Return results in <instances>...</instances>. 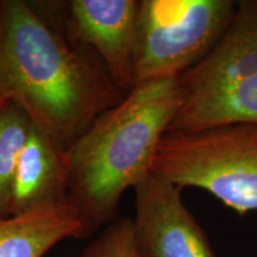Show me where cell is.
Masks as SVG:
<instances>
[{"mask_svg":"<svg viewBox=\"0 0 257 257\" xmlns=\"http://www.w3.org/2000/svg\"><path fill=\"white\" fill-rule=\"evenodd\" d=\"M125 93L37 3L0 0V96L64 152Z\"/></svg>","mask_w":257,"mask_h":257,"instance_id":"1","label":"cell"},{"mask_svg":"<svg viewBox=\"0 0 257 257\" xmlns=\"http://www.w3.org/2000/svg\"><path fill=\"white\" fill-rule=\"evenodd\" d=\"M181 104L179 78L137 83L68 148V200L92 233L113 223L125 191L153 172Z\"/></svg>","mask_w":257,"mask_h":257,"instance_id":"2","label":"cell"},{"mask_svg":"<svg viewBox=\"0 0 257 257\" xmlns=\"http://www.w3.org/2000/svg\"><path fill=\"white\" fill-rule=\"evenodd\" d=\"M179 81L182 104L168 131L257 123V0L237 2L217 46Z\"/></svg>","mask_w":257,"mask_h":257,"instance_id":"3","label":"cell"},{"mask_svg":"<svg viewBox=\"0 0 257 257\" xmlns=\"http://www.w3.org/2000/svg\"><path fill=\"white\" fill-rule=\"evenodd\" d=\"M153 172L180 188L211 193L239 214L257 210V123H232L197 133L168 131Z\"/></svg>","mask_w":257,"mask_h":257,"instance_id":"4","label":"cell"},{"mask_svg":"<svg viewBox=\"0 0 257 257\" xmlns=\"http://www.w3.org/2000/svg\"><path fill=\"white\" fill-rule=\"evenodd\" d=\"M236 9L232 0H140L136 85L180 78L197 66L223 37Z\"/></svg>","mask_w":257,"mask_h":257,"instance_id":"5","label":"cell"},{"mask_svg":"<svg viewBox=\"0 0 257 257\" xmlns=\"http://www.w3.org/2000/svg\"><path fill=\"white\" fill-rule=\"evenodd\" d=\"M66 36L98 56L112 81L127 94L136 85L135 50L140 0L55 3Z\"/></svg>","mask_w":257,"mask_h":257,"instance_id":"6","label":"cell"},{"mask_svg":"<svg viewBox=\"0 0 257 257\" xmlns=\"http://www.w3.org/2000/svg\"><path fill=\"white\" fill-rule=\"evenodd\" d=\"M135 239L142 257H217L181 188L152 172L135 187Z\"/></svg>","mask_w":257,"mask_h":257,"instance_id":"7","label":"cell"},{"mask_svg":"<svg viewBox=\"0 0 257 257\" xmlns=\"http://www.w3.org/2000/svg\"><path fill=\"white\" fill-rule=\"evenodd\" d=\"M66 152L32 124L16 166L11 216L68 204Z\"/></svg>","mask_w":257,"mask_h":257,"instance_id":"8","label":"cell"},{"mask_svg":"<svg viewBox=\"0 0 257 257\" xmlns=\"http://www.w3.org/2000/svg\"><path fill=\"white\" fill-rule=\"evenodd\" d=\"M92 234L87 221L69 202L0 218V257H43L61 240Z\"/></svg>","mask_w":257,"mask_h":257,"instance_id":"9","label":"cell"},{"mask_svg":"<svg viewBox=\"0 0 257 257\" xmlns=\"http://www.w3.org/2000/svg\"><path fill=\"white\" fill-rule=\"evenodd\" d=\"M32 123L11 101L0 105V218L11 216V192L15 170Z\"/></svg>","mask_w":257,"mask_h":257,"instance_id":"10","label":"cell"},{"mask_svg":"<svg viewBox=\"0 0 257 257\" xmlns=\"http://www.w3.org/2000/svg\"><path fill=\"white\" fill-rule=\"evenodd\" d=\"M81 257H142L135 239L133 219L121 218L108 224Z\"/></svg>","mask_w":257,"mask_h":257,"instance_id":"11","label":"cell"},{"mask_svg":"<svg viewBox=\"0 0 257 257\" xmlns=\"http://www.w3.org/2000/svg\"><path fill=\"white\" fill-rule=\"evenodd\" d=\"M4 101H5V100H4V99H3V98H2V96H0V105H2V104H3V102H4Z\"/></svg>","mask_w":257,"mask_h":257,"instance_id":"12","label":"cell"}]
</instances>
